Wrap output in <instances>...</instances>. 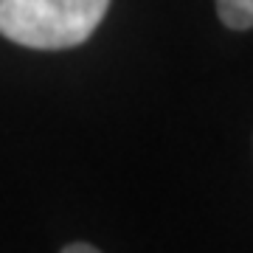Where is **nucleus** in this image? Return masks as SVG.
Listing matches in <instances>:
<instances>
[{
	"label": "nucleus",
	"instance_id": "obj_2",
	"mask_svg": "<svg viewBox=\"0 0 253 253\" xmlns=\"http://www.w3.org/2000/svg\"><path fill=\"white\" fill-rule=\"evenodd\" d=\"M217 14L228 28L248 31L253 26V0H217Z\"/></svg>",
	"mask_w": 253,
	"mask_h": 253
},
{
	"label": "nucleus",
	"instance_id": "obj_3",
	"mask_svg": "<svg viewBox=\"0 0 253 253\" xmlns=\"http://www.w3.org/2000/svg\"><path fill=\"white\" fill-rule=\"evenodd\" d=\"M62 253H101V251H96L93 245H84V242H73V245H68Z\"/></svg>",
	"mask_w": 253,
	"mask_h": 253
},
{
	"label": "nucleus",
	"instance_id": "obj_1",
	"mask_svg": "<svg viewBox=\"0 0 253 253\" xmlns=\"http://www.w3.org/2000/svg\"><path fill=\"white\" fill-rule=\"evenodd\" d=\"M110 0H0V34L26 48L62 51L99 28Z\"/></svg>",
	"mask_w": 253,
	"mask_h": 253
}]
</instances>
